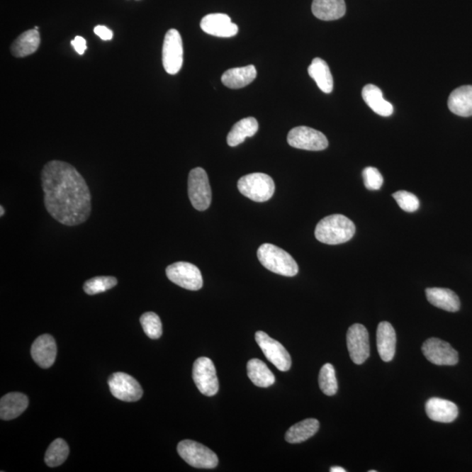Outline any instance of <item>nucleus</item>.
I'll return each mask as SVG.
<instances>
[{"instance_id":"nucleus-25","label":"nucleus","mask_w":472,"mask_h":472,"mask_svg":"<svg viewBox=\"0 0 472 472\" xmlns=\"http://www.w3.org/2000/svg\"><path fill=\"white\" fill-rule=\"evenodd\" d=\"M362 97L366 103L376 114L382 116V117H389L393 114V105L383 99V94L377 86L366 85L363 88Z\"/></svg>"},{"instance_id":"nucleus-7","label":"nucleus","mask_w":472,"mask_h":472,"mask_svg":"<svg viewBox=\"0 0 472 472\" xmlns=\"http://www.w3.org/2000/svg\"><path fill=\"white\" fill-rule=\"evenodd\" d=\"M167 276L172 283L189 291H198L203 286L200 269L186 262H178L167 268Z\"/></svg>"},{"instance_id":"nucleus-3","label":"nucleus","mask_w":472,"mask_h":472,"mask_svg":"<svg viewBox=\"0 0 472 472\" xmlns=\"http://www.w3.org/2000/svg\"><path fill=\"white\" fill-rule=\"evenodd\" d=\"M258 259L264 267L284 276H294L298 273V265L293 257L279 247L265 243L257 251Z\"/></svg>"},{"instance_id":"nucleus-9","label":"nucleus","mask_w":472,"mask_h":472,"mask_svg":"<svg viewBox=\"0 0 472 472\" xmlns=\"http://www.w3.org/2000/svg\"><path fill=\"white\" fill-rule=\"evenodd\" d=\"M193 378L198 391L204 395L210 397L218 393L219 381L211 359L207 357L197 359L193 367Z\"/></svg>"},{"instance_id":"nucleus-34","label":"nucleus","mask_w":472,"mask_h":472,"mask_svg":"<svg viewBox=\"0 0 472 472\" xmlns=\"http://www.w3.org/2000/svg\"><path fill=\"white\" fill-rule=\"evenodd\" d=\"M393 197L399 207L405 212H415L420 207L418 198L414 193L407 192V191H398L393 194Z\"/></svg>"},{"instance_id":"nucleus-39","label":"nucleus","mask_w":472,"mask_h":472,"mask_svg":"<svg viewBox=\"0 0 472 472\" xmlns=\"http://www.w3.org/2000/svg\"><path fill=\"white\" fill-rule=\"evenodd\" d=\"M0 211H1V213H0V216H3L4 213H5V209H4L2 206H1V207H0Z\"/></svg>"},{"instance_id":"nucleus-22","label":"nucleus","mask_w":472,"mask_h":472,"mask_svg":"<svg viewBox=\"0 0 472 472\" xmlns=\"http://www.w3.org/2000/svg\"><path fill=\"white\" fill-rule=\"evenodd\" d=\"M312 10L315 17L331 21L342 18L347 6L344 0H313Z\"/></svg>"},{"instance_id":"nucleus-10","label":"nucleus","mask_w":472,"mask_h":472,"mask_svg":"<svg viewBox=\"0 0 472 472\" xmlns=\"http://www.w3.org/2000/svg\"><path fill=\"white\" fill-rule=\"evenodd\" d=\"M254 338H256L257 343L265 357L277 369L282 371V372H286V371L291 369V357L282 344L271 338V336H269L267 333L262 331L257 332Z\"/></svg>"},{"instance_id":"nucleus-5","label":"nucleus","mask_w":472,"mask_h":472,"mask_svg":"<svg viewBox=\"0 0 472 472\" xmlns=\"http://www.w3.org/2000/svg\"><path fill=\"white\" fill-rule=\"evenodd\" d=\"M179 455L194 468L213 469L218 466V458L203 444L192 440H183L178 444Z\"/></svg>"},{"instance_id":"nucleus-29","label":"nucleus","mask_w":472,"mask_h":472,"mask_svg":"<svg viewBox=\"0 0 472 472\" xmlns=\"http://www.w3.org/2000/svg\"><path fill=\"white\" fill-rule=\"evenodd\" d=\"M248 376L257 387L268 388L275 383L274 374L264 362L258 359H252L247 365Z\"/></svg>"},{"instance_id":"nucleus-36","label":"nucleus","mask_w":472,"mask_h":472,"mask_svg":"<svg viewBox=\"0 0 472 472\" xmlns=\"http://www.w3.org/2000/svg\"><path fill=\"white\" fill-rule=\"evenodd\" d=\"M94 33L103 40H111L113 38V32L105 26H96V28H94Z\"/></svg>"},{"instance_id":"nucleus-16","label":"nucleus","mask_w":472,"mask_h":472,"mask_svg":"<svg viewBox=\"0 0 472 472\" xmlns=\"http://www.w3.org/2000/svg\"><path fill=\"white\" fill-rule=\"evenodd\" d=\"M31 354L33 361L43 369L52 366L57 354V347L55 339L50 335L38 337L33 344Z\"/></svg>"},{"instance_id":"nucleus-35","label":"nucleus","mask_w":472,"mask_h":472,"mask_svg":"<svg viewBox=\"0 0 472 472\" xmlns=\"http://www.w3.org/2000/svg\"><path fill=\"white\" fill-rule=\"evenodd\" d=\"M363 179H364L365 186L369 190H379L383 185V177L377 168L369 167L365 168L362 172Z\"/></svg>"},{"instance_id":"nucleus-41","label":"nucleus","mask_w":472,"mask_h":472,"mask_svg":"<svg viewBox=\"0 0 472 472\" xmlns=\"http://www.w3.org/2000/svg\"><path fill=\"white\" fill-rule=\"evenodd\" d=\"M377 471H369V472H376Z\"/></svg>"},{"instance_id":"nucleus-30","label":"nucleus","mask_w":472,"mask_h":472,"mask_svg":"<svg viewBox=\"0 0 472 472\" xmlns=\"http://www.w3.org/2000/svg\"><path fill=\"white\" fill-rule=\"evenodd\" d=\"M69 454V445L64 440L58 438L48 447L45 455V462L50 467H57L65 462Z\"/></svg>"},{"instance_id":"nucleus-27","label":"nucleus","mask_w":472,"mask_h":472,"mask_svg":"<svg viewBox=\"0 0 472 472\" xmlns=\"http://www.w3.org/2000/svg\"><path fill=\"white\" fill-rule=\"evenodd\" d=\"M309 76L313 79L318 87L325 94H330L333 89V78L327 62L321 58L313 60L308 67Z\"/></svg>"},{"instance_id":"nucleus-2","label":"nucleus","mask_w":472,"mask_h":472,"mask_svg":"<svg viewBox=\"0 0 472 472\" xmlns=\"http://www.w3.org/2000/svg\"><path fill=\"white\" fill-rule=\"evenodd\" d=\"M355 225L342 215L325 217L318 223L315 236L325 245H338L350 241L355 234Z\"/></svg>"},{"instance_id":"nucleus-14","label":"nucleus","mask_w":472,"mask_h":472,"mask_svg":"<svg viewBox=\"0 0 472 472\" xmlns=\"http://www.w3.org/2000/svg\"><path fill=\"white\" fill-rule=\"evenodd\" d=\"M422 351L426 359L434 365L454 366L458 364V352L444 340L437 338L429 339L423 343Z\"/></svg>"},{"instance_id":"nucleus-40","label":"nucleus","mask_w":472,"mask_h":472,"mask_svg":"<svg viewBox=\"0 0 472 472\" xmlns=\"http://www.w3.org/2000/svg\"><path fill=\"white\" fill-rule=\"evenodd\" d=\"M35 30H39V26H35Z\"/></svg>"},{"instance_id":"nucleus-1","label":"nucleus","mask_w":472,"mask_h":472,"mask_svg":"<svg viewBox=\"0 0 472 472\" xmlns=\"http://www.w3.org/2000/svg\"><path fill=\"white\" fill-rule=\"evenodd\" d=\"M44 203L52 218L66 226L86 222L91 213V194L72 164L52 160L41 172Z\"/></svg>"},{"instance_id":"nucleus-32","label":"nucleus","mask_w":472,"mask_h":472,"mask_svg":"<svg viewBox=\"0 0 472 472\" xmlns=\"http://www.w3.org/2000/svg\"><path fill=\"white\" fill-rule=\"evenodd\" d=\"M118 284V280L113 276H96L86 281L84 290L88 295H96L111 290Z\"/></svg>"},{"instance_id":"nucleus-8","label":"nucleus","mask_w":472,"mask_h":472,"mask_svg":"<svg viewBox=\"0 0 472 472\" xmlns=\"http://www.w3.org/2000/svg\"><path fill=\"white\" fill-rule=\"evenodd\" d=\"M287 141L291 147L306 151H323L328 147L327 138L323 133L306 126L292 129L288 134Z\"/></svg>"},{"instance_id":"nucleus-12","label":"nucleus","mask_w":472,"mask_h":472,"mask_svg":"<svg viewBox=\"0 0 472 472\" xmlns=\"http://www.w3.org/2000/svg\"><path fill=\"white\" fill-rule=\"evenodd\" d=\"M108 387L116 398L123 402H137L143 396V389L133 376L125 373H115L108 378Z\"/></svg>"},{"instance_id":"nucleus-38","label":"nucleus","mask_w":472,"mask_h":472,"mask_svg":"<svg viewBox=\"0 0 472 472\" xmlns=\"http://www.w3.org/2000/svg\"><path fill=\"white\" fill-rule=\"evenodd\" d=\"M331 472H346L347 471L344 469L342 467L339 466H335L332 467L331 470H330Z\"/></svg>"},{"instance_id":"nucleus-19","label":"nucleus","mask_w":472,"mask_h":472,"mask_svg":"<svg viewBox=\"0 0 472 472\" xmlns=\"http://www.w3.org/2000/svg\"><path fill=\"white\" fill-rule=\"evenodd\" d=\"M28 396L22 393H9L0 400V417L9 421L20 417L28 406Z\"/></svg>"},{"instance_id":"nucleus-11","label":"nucleus","mask_w":472,"mask_h":472,"mask_svg":"<svg viewBox=\"0 0 472 472\" xmlns=\"http://www.w3.org/2000/svg\"><path fill=\"white\" fill-rule=\"evenodd\" d=\"M183 43L181 33L170 29L164 36L162 62L164 70L169 74H176L183 65Z\"/></svg>"},{"instance_id":"nucleus-13","label":"nucleus","mask_w":472,"mask_h":472,"mask_svg":"<svg viewBox=\"0 0 472 472\" xmlns=\"http://www.w3.org/2000/svg\"><path fill=\"white\" fill-rule=\"evenodd\" d=\"M347 344L350 357L355 364L361 365L370 355L369 335L364 325L354 324L348 329Z\"/></svg>"},{"instance_id":"nucleus-37","label":"nucleus","mask_w":472,"mask_h":472,"mask_svg":"<svg viewBox=\"0 0 472 472\" xmlns=\"http://www.w3.org/2000/svg\"><path fill=\"white\" fill-rule=\"evenodd\" d=\"M74 50L77 51L78 55H84L86 50H87V43L86 40L81 36H77L72 41H71Z\"/></svg>"},{"instance_id":"nucleus-26","label":"nucleus","mask_w":472,"mask_h":472,"mask_svg":"<svg viewBox=\"0 0 472 472\" xmlns=\"http://www.w3.org/2000/svg\"><path fill=\"white\" fill-rule=\"evenodd\" d=\"M258 130V122L254 118H246L236 123L228 133L227 142L231 147L243 143L247 137H253Z\"/></svg>"},{"instance_id":"nucleus-23","label":"nucleus","mask_w":472,"mask_h":472,"mask_svg":"<svg viewBox=\"0 0 472 472\" xmlns=\"http://www.w3.org/2000/svg\"><path fill=\"white\" fill-rule=\"evenodd\" d=\"M256 67L249 65L241 67H234L226 71L223 74L222 81L226 87L233 89L246 87L257 78Z\"/></svg>"},{"instance_id":"nucleus-33","label":"nucleus","mask_w":472,"mask_h":472,"mask_svg":"<svg viewBox=\"0 0 472 472\" xmlns=\"http://www.w3.org/2000/svg\"><path fill=\"white\" fill-rule=\"evenodd\" d=\"M140 323L145 335L150 339H159L162 335V323L159 316L154 313H146L142 315Z\"/></svg>"},{"instance_id":"nucleus-6","label":"nucleus","mask_w":472,"mask_h":472,"mask_svg":"<svg viewBox=\"0 0 472 472\" xmlns=\"http://www.w3.org/2000/svg\"><path fill=\"white\" fill-rule=\"evenodd\" d=\"M189 196L193 207L205 211L212 201V191L207 172L201 167L194 168L189 177Z\"/></svg>"},{"instance_id":"nucleus-4","label":"nucleus","mask_w":472,"mask_h":472,"mask_svg":"<svg viewBox=\"0 0 472 472\" xmlns=\"http://www.w3.org/2000/svg\"><path fill=\"white\" fill-rule=\"evenodd\" d=\"M240 193L257 202L269 200L275 193V183L271 176L256 172L243 176L237 184Z\"/></svg>"},{"instance_id":"nucleus-18","label":"nucleus","mask_w":472,"mask_h":472,"mask_svg":"<svg viewBox=\"0 0 472 472\" xmlns=\"http://www.w3.org/2000/svg\"><path fill=\"white\" fill-rule=\"evenodd\" d=\"M425 410L428 417L434 422H451L459 415V408L455 403L437 397L430 398L426 403Z\"/></svg>"},{"instance_id":"nucleus-24","label":"nucleus","mask_w":472,"mask_h":472,"mask_svg":"<svg viewBox=\"0 0 472 472\" xmlns=\"http://www.w3.org/2000/svg\"><path fill=\"white\" fill-rule=\"evenodd\" d=\"M40 37L38 30L31 29L21 33L11 46V52L17 58L26 57L38 50Z\"/></svg>"},{"instance_id":"nucleus-17","label":"nucleus","mask_w":472,"mask_h":472,"mask_svg":"<svg viewBox=\"0 0 472 472\" xmlns=\"http://www.w3.org/2000/svg\"><path fill=\"white\" fill-rule=\"evenodd\" d=\"M378 353L382 361H391L395 354L396 335L393 325L388 322H381L376 332Z\"/></svg>"},{"instance_id":"nucleus-31","label":"nucleus","mask_w":472,"mask_h":472,"mask_svg":"<svg viewBox=\"0 0 472 472\" xmlns=\"http://www.w3.org/2000/svg\"><path fill=\"white\" fill-rule=\"evenodd\" d=\"M318 383H320L322 392L328 396L335 395L338 391V381H337L335 369L330 363L322 366L320 377H318Z\"/></svg>"},{"instance_id":"nucleus-21","label":"nucleus","mask_w":472,"mask_h":472,"mask_svg":"<svg viewBox=\"0 0 472 472\" xmlns=\"http://www.w3.org/2000/svg\"><path fill=\"white\" fill-rule=\"evenodd\" d=\"M449 111L460 117L472 116V86H462L452 91L449 97Z\"/></svg>"},{"instance_id":"nucleus-20","label":"nucleus","mask_w":472,"mask_h":472,"mask_svg":"<svg viewBox=\"0 0 472 472\" xmlns=\"http://www.w3.org/2000/svg\"><path fill=\"white\" fill-rule=\"evenodd\" d=\"M426 297L432 305L447 312L456 313L460 309L461 303L458 295L449 288H427Z\"/></svg>"},{"instance_id":"nucleus-15","label":"nucleus","mask_w":472,"mask_h":472,"mask_svg":"<svg viewBox=\"0 0 472 472\" xmlns=\"http://www.w3.org/2000/svg\"><path fill=\"white\" fill-rule=\"evenodd\" d=\"M201 28L208 35L230 38L238 33V26L231 21L228 15L224 13H212L206 15L201 22Z\"/></svg>"},{"instance_id":"nucleus-28","label":"nucleus","mask_w":472,"mask_h":472,"mask_svg":"<svg viewBox=\"0 0 472 472\" xmlns=\"http://www.w3.org/2000/svg\"><path fill=\"white\" fill-rule=\"evenodd\" d=\"M318 429H320V422L317 419H305L288 429L286 439L290 444L303 443L313 437Z\"/></svg>"}]
</instances>
